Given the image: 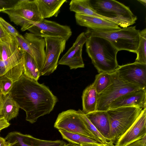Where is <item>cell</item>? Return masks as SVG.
I'll return each mask as SVG.
<instances>
[{
  "mask_svg": "<svg viewBox=\"0 0 146 146\" xmlns=\"http://www.w3.org/2000/svg\"><path fill=\"white\" fill-rule=\"evenodd\" d=\"M9 94L20 108L26 112V120L31 123L49 114L58 101L44 84L27 77L23 74L13 83Z\"/></svg>",
  "mask_w": 146,
  "mask_h": 146,
  "instance_id": "6da1fadb",
  "label": "cell"
},
{
  "mask_svg": "<svg viewBox=\"0 0 146 146\" xmlns=\"http://www.w3.org/2000/svg\"><path fill=\"white\" fill-rule=\"evenodd\" d=\"M87 37L86 51L98 73L112 72L118 68V50L108 40L96 36Z\"/></svg>",
  "mask_w": 146,
  "mask_h": 146,
  "instance_id": "7a4b0ae2",
  "label": "cell"
},
{
  "mask_svg": "<svg viewBox=\"0 0 146 146\" xmlns=\"http://www.w3.org/2000/svg\"><path fill=\"white\" fill-rule=\"evenodd\" d=\"M90 5L100 16L123 28L135 23L137 18L129 8L115 0H90Z\"/></svg>",
  "mask_w": 146,
  "mask_h": 146,
  "instance_id": "3957f363",
  "label": "cell"
},
{
  "mask_svg": "<svg viewBox=\"0 0 146 146\" xmlns=\"http://www.w3.org/2000/svg\"><path fill=\"white\" fill-rule=\"evenodd\" d=\"M136 27V26L129 27L105 31L87 29L85 33L87 37L96 36L105 38L118 51L126 50L135 53L139 42L140 31Z\"/></svg>",
  "mask_w": 146,
  "mask_h": 146,
  "instance_id": "277c9868",
  "label": "cell"
},
{
  "mask_svg": "<svg viewBox=\"0 0 146 146\" xmlns=\"http://www.w3.org/2000/svg\"><path fill=\"white\" fill-rule=\"evenodd\" d=\"M143 109L137 107H125L109 109L106 111L110 123L108 141L115 143L118 137L136 121Z\"/></svg>",
  "mask_w": 146,
  "mask_h": 146,
  "instance_id": "5b68a950",
  "label": "cell"
},
{
  "mask_svg": "<svg viewBox=\"0 0 146 146\" xmlns=\"http://www.w3.org/2000/svg\"><path fill=\"white\" fill-rule=\"evenodd\" d=\"M7 14L11 21L21 27L22 31L27 30L32 22H39L43 19L35 0H19L11 7L0 9Z\"/></svg>",
  "mask_w": 146,
  "mask_h": 146,
  "instance_id": "8992f818",
  "label": "cell"
},
{
  "mask_svg": "<svg viewBox=\"0 0 146 146\" xmlns=\"http://www.w3.org/2000/svg\"><path fill=\"white\" fill-rule=\"evenodd\" d=\"M141 89L121 80L115 71L111 83L98 95L96 111H107L111 103L118 98L129 92Z\"/></svg>",
  "mask_w": 146,
  "mask_h": 146,
  "instance_id": "52a82bcc",
  "label": "cell"
},
{
  "mask_svg": "<svg viewBox=\"0 0 146 146\" xmlns=\"http://www.w3.org/2000/svg\"><path fill=\"white\" fill-rule=\"evenodd\" d=\"M58 130L80 134L102 143L87 128L78 110L70 109L59 113L54 124Z\"/></svg>",
  "mask_w": 146,
  "mask_h": 146,
  "instance_id": "ba28073f",
  "label": "cell"
},
{
  "mask_svg": "<svg viewBox=\"0 0 146 146\" xmlns=\"http://www.w3.org/2000/svg\"><path fill=\"white\" fill-rule=\"evenodd\" d=\"M46 56L44 63L40 72L41 76H48L56 70L60 54L65 48L67 41L60 37H46Z\"/></svg>",
  "mask_w": 146,
  "mask_h": 146,
  "instance_id": "9c48e42d",
  "label": "cell"
},
{
  "mask_svg": "<svg viewBox=\"0 0 146 146\" xmlns=\"http://www.w3.org/2000/svg\"><path fill=\"white\" fill-rule=\"evenodd\" d=\"M30 33L43 38L60 37L68 40L72 35L70 27L45 19L39 22H32L27 29Z\"/></svg>",
  "mask_w": 146,
  "mask_h": 146,
  "instance_id": "30bf717a",
  "label": "cell"
},
{
  "mask_svg": "<svg viewBox=\"0 0 146 146\" xmlns=\"http://www.w3.org/2000/svg\"><path fill=\"white\" fill-rule=\"evenodd\" d=\"M115 72L123 81L146 89V64L134 62L119 66Z\"/></svg>",
  "mask_w": 146,
  "mask_h": 146,
  "instance_id": "8fae6325",
  "label": "cell"
},
{
  "mask_svg": "<svg viewBox=\"0 0 146 146\" xmlns=\"http://www.w3.org/2000/svg\"><path fill=\"white\" fill-rule=\"evenodd\" d=\"M24 52L18 45L15 50L9 58L5 60H0V77L5 75L14 82L21 77L23 74Z\"/></svg>",
  "mask_w": 146,
  "mask_h": 146,
  "instance_id": "7c38bea8",
  "label": "cell"
},
{
  "mask_svg": "<svg viewBox=\"0 0 146 146\" xmlns=\"http://www.w3.org/2000/svg\"><path fill=\"white\" fill-rule=\"evenodd\" d=\"M87 38L85 32L79 34L72 46L58 61V64L68 66L70 69L84 68L82 50Z\"/></svg>",
  "mask_w": 146,
  "mask_h": 146,
  "instance_id": "4fadbf2b",
  "label": "cell"
},
{
  "mask_svg": "<svg viewBox=\"0 0 146 146\" xmlns=\"http://www.w3.org/2000/svg\"><path fill=\"white\" fill-rule=\"evenodd\" d=\"M5 139L9 146H63L66 143L60 140L40 139L17 131L9 133Z\"/></svg>",
  "mask_w": 146,
  "mask_h": 146,
  "instance_id": "5bb4252c",
  "label": "cell"
},
{
  "mask_svg": "<svg viewBox=\"0 0 146 146\" xmlns=\"http://www.w3.org/2000/svg\"><path fill=\"white\" fill-rule=\"evenodd\" d=\"M146 135V108L132 126L117 139L115 146H125L141 139Z\"/></svg>",
  "mask_w": 146,
  "mask_h": 146,
  "instance_id": "9a60e30c",
  "label": "cell"
},
{
  "mask_svg": "<svg viewBox=\"0 0 146 146\" xmlns=\"http://www.w3.org/2000/svg\"><path fill=\"white\" fill-rule=\"evenodd\" d=\"M75 17L78 25L93 30L110 31L121 28L111 21L95 16L75 13Z\"/></svg>",
  "mask_w": 146,
  "mask_h": 146,
  "instance_id": "2e32d148",
  "label": "cell"
},
{
  "mask_svg": "<svg viewBox=\"0 0 146 146\" xmlns=\"http://www.w3.org/2000/svg\"><path fill=\"white\" fill-rule=\"evenodd\" d=\"M125 107L146 108V89L129 92L119 97L111 103L109 109Z\"/></svg>",
  "mask_w": 146,
  "mask_h": 146,
  "instance_id": "e0dca14e",
  "label": "cell"
},
{
  "mask_svg": "<svg viewBox=\"0 0 146 146\" xmlns=\"http://www.w3.org/2000/svg\"><path fill=\"white\" fill-rule=\"evenodd\" d=\"M23 36L30 44L33 57L40 72L44 65L46 56L44 38L30 33H26Z\"/></svg>",
  "mask_w": 146,
  "mask_h": 146,
  "instance_id": "ac0fdd59",
  "label": "cell"
},
{
  "mask_svg": "<svg viewBox=\"0 0 146 146\" xmlns=\"http://www.w3.org/2000/svg\"><path fill=\"white\" fill-rule=\"evenodd\" d=\"M85 114L99 133L108 141L110 123L107 111H96Z\"/></svg>",
  "mask_w": 146,
  "mask_h": 146,
  "instance_id": "d6986e66",
  "label": "cell"
},
{
  "mask_svg": "<svg viewBox=\"0 0 146 146\" xmlns=\"http://www.w3.org/2000/svg\"><path fill=\"white\" fill-rule=\"evenodd\" d=\"M39 10L44 19L56 17L62 5L66 0H35Z\"/></svg>",
  "mask_w": 146,
  "mask_h": 146,
  "instance_id": "ffe728a7",
  "label": "cell"
},
{
  "mask_svg": "<svg viewBox=\"0 0 146 146\" xmlns=\"http://www.w3.org/2000/svg\"><path fill=\"white\" fill-rule=\"evenodd\" d=\"M98 95L93 83L84 90L82 96V111L84 113L87 114L96 111Z\"/></svg>",
  "mask_w": 146,
  "mask_h": 146,
  "instance_id": "44dd1931",
  "label": "cell"
},
{
  "mask_svg": "<svg viewBox=\"0 0 146 146\" xmlns=\"http://www.w3.org/2000/svg\"><path fill=\"white\" fill-rule=\"evenodd\" d=\"M69 6L70 10L76 14L95 16L108 20L95 11L90 6V0H72Z\"/></svg>",
  "mask_w": 146,
  "mask_h": 146,
  "instance_id": "7402d4cb",
  "label": "cell"
},
{
  "mask_svg": "<svg viewBox=\"0 0 146 146\" xmlns=\"http://www.w3.org/2000/svg\"><path fill=\"white\" fill-rule=\"evenodd\" d=\"M19 108L17 102L9 93L4 97L1 116L9 122L11 119L17 116Z\"/></svg>",
  "mask_w": 146,
  "mask_h": 146,
  "instance_id": "603a6c76",
  "label": "cell"
},
{
  "mask_svg": "<svg viewBox=\"0 0 146 146\" xmlns=\"http://www.w3.org/2000/svg\"><path fill=\"white\" fill-rule=\"evenodd\" d=\"M23 74L27 77L38 81L40 72L33 58L24 52L23 59Z\"/></svg>",
  "mask_w": 146,
  "mask_h": 146,
  "instance_id": "cb8c5ba5",
  "label": "cell"
},
{
  "mask_svg": "<svg viewBox=\"0 0 146 146\" xmlns=\"http://www.w3.org/2000/svg\"><path fill=\"white\" fill-rule=\"evenodd\" d=\"M62 138L69 143L80 145L82 144L91 143L101 145L97 141L84 135L64 130H58Z\"/></svg>",
  "mask_w": 146,
  "mask_h": 146,
  "instance_id": "d4e9b609",
  "label": "cell"
},
{
  "mask_svg": "<svg viewBox=\"0 0 146 146\" xmlns=\"http://www.w3.org/2000/svg\"><path fill=\"white\" fill-rule=\"evenodd\" d=\"M114 71L112 72H102L97 74L93 83L98 94L104 90L112 82Z\"/></svg>",
  "mask_w": 146,
  "mask_h": 146,
  "instance_id": "484cf974",
  "label": "cell"
},
{
  "mask_svg": "<svg viewBox=\"0 0 146 146\" xmlns=\"http://www.w3.org/2000/svg\"><path fill=\"white\" fill-rule=\"evenodd\" d=\"M137 57L135 62L146 64V29L140 31V40L136 53Z\"/></svg>",
  "mask_w": 146,
  "mask_h": 146,
  "instance_id": "4316f807",
  "label": "cell"
},
{
  "mask_svg": "<svg viewBox=\"0 0 146 146\" xmlns=\"http://www.w3.org/2000/svg\"><path fill=\"white\" fill-rule=\"evenodd\" d=\"M17 46L16 41L15 43L11 44L0 40V60H5L9 58L13 54Z\"/></svg>",
  "mask_w": 146,
  "mask_h": 146,
  "instance_id": "83f0119b",
  "label": "cell"
},
{
  "mask_svg": "<svg viewBox=\"0 0 146 146\" xmlns=\"http://www.w3.org/2000/svg\"><path fill=\"white\" fill-rule=\"evenodd\" d=\"M78 110L79 111L84 124L88 129L95 136L97 137L102 143H105L107 142L108 141L107 140L99 133L94 125L87 118L82 110H81L80 109Z\"/></svg>",
  "mask_w": 146,
  "mask_h": 146,
  "instance_id": "f1b7e54d",
  "label": "cell"
},
{
  "mask_svg": "<svg viewBox=\"0 0 146 146\" xmlns=\"http://www.w3.org/2000/svg\"><path fill=\"white\" fill-rule=\"evenodd\" d=\"M13 83L11 79L5 75L0 77V92L4 97L9 93Z\"/></svg>",
  "mask_w": 146,
  "mask_h": 146,
  "instance_id": "f546056e",
  "label": "cell"
},
{
  "mask_svg": "<svg viewBox=\"0 0 146 146\" xmlns=\"http://www.w3.org/2000/svg\"><path fill=\"white\" fill-rule=\"evenodd\" d=\"M0 24L7 33L13 38H15L19 34L14 27L0 17Z\"/></svg>",
  "mask_w": 146,
  "mask_h": 146,
  "instance_id": "4dcf8cb0",
  "label": "cell"
},
{
  "mask_svg": "<svg viewBox=\"0 0 146 146\" xmlns=\"http://www.w3.org/2000/svg\"><path fill=\"white\" fill-rule=\"evenodd\" d=\"M0 40L10 43H15V38L10 36L0 24Z\"/></svg>",
  "mask_w": 146,
  "mask_h": 146,
  "instance_id": "1f68e13d",
  "label": "cell"
},
{
  "mask_svg": "<svg viewBox=\"0 0 146 146\" xmlns=\"http://www.w3.org/2000/svg\"><path fill=\"white\" fill-rule=\"evenodd\" d=\"M125 146H146V135L138 140Z\"/></svg>",
  "mask_w": 146,
  "mask_h": 146,
  "instance_id": "d6a6232c",
  "label": "cell"
},
{
  "mask_svg": "<svg viewBox=\"0 0 146 146\" xmlns=\"http://www.w3.org/2000/svg\"><path fill=\"white\" fill-rule=\"evenodd\" d=\"M11 1L0 0V9L11 7L14 4Z\"/></svg>",
  "mask_w": 146,
  "mask_h": 146,
  "instance_id": "836d02e7",
  "label": "cell"
},
{
  "mask_svg": "<svg viewBox=\"0 0 146 146\" xmlns=\"http://www.w3.org/2000/svg\"><path fill=\"white\" fill-rule=\"evenodd\" d=\"M10 124L3 116L0 117V132L3 129L9 126Z\"/></svg>",
  "mask_w": 146,
  "mask_h": 146,
  "instance_id": "e575fe53",
  "label": "cell"
},
{
  "mask_svg": "<svg viewBox=\"0 0 146 146\" xmlns=\"http://www.w3.org/2000/svg\"><path fill=\"white\" fill-rule=\"evenodd\" d=\"M3 100L4 97L0 92V117L2 116Z\"/></svg>",
  "mask_w": 146,
  "mask_h": 146,
  "instance_id": "d590c367",
  "label": "cell"
},
{
  "mask_svg": "<svg viewBox=\"0 0 146 146\" xmlns=\"http://www.w3.org/2000/svg\"><path fill=\"white\" fill-rule=\"evenodd\" d=\"M8 144L6 140L3 137H0V146H8Z\"/></svg>",
  "mask_w": 146,
  "mask_h": 146,
  "instance_id": "8d00e7d4",
  "label": "cell"
},
{
  "mask_svg": "<svg viewBox=\"0 0 146 146\" xmlns=\"http://www.w3.org/2000/svg\"><path fill=\"white\" fill-rule=\"evenodd\" d=\"M100 146H115L114 143L111 141H108L105 143H103Z\"/></svg>",
  "mask_w": 146,
  "mask_h": 146,
  "instance_id": "74e56055",
  "label": "cell"
},
{
  "mask_svg": "<svg viewBox=\"0 0 146 146\" xmlns=\"http://www.w3.org/2000/svg\"><path fill=\"white\" fill-rule=\"evenodd\" d=\"M102 145H100L94 143H87L82 144H80V146H100Z\"/></svg>",
  "mask_w": 146,
  "mask_h": 146,
  "instance_id": "f35d334b",
  "label": "cell"
},
{
  "mask_svg": "<svg viewBox=\"0 0 146 146\" xmlns=\"http://www.w3.org/2000/svg\"><path fill=\"white\" fill-rule=\"evenodd\" d=\"M63 146H80V145L73 144L71 143L66 144V143Z\"/></svg>",
  "mask_w": 146,
  "mask_h": 146,
  "instance_id": "ab89813d",
  "label": "cell"
},
{
  "mask_svg": "<svg viewBox=\"0 0 146 146\" xmlns=\"http://www.w3.org/2000/svg\"><path fill=\"white\" fill-rule=\"evenodd\" d=\"M138 1L141 3L143 5L146 6V0H137Z\"/></svg>",
  "mask_w": 146,
  "mask_h": 146,
  "instance_id": "60d3db41",
  "label": "cell"
},
{
  "mask_svg": "<svg viewBox=\"0 0 146 146\" xmlns=\"http://www.w3.org/2000/svg\"><path fill=\"white\" fill-rule=\"evenodd\" d=\"M8 146H9V145H8Z\"/></svg>",
  "mask_w": 146,
  "mask_h": 146,
  "instance_id": "b9f144b4",
  "label": "cell"
},
{
  "mask_svg": "<svg viewBox=\"0 0 146 146\" xmlns=\"http://www.w3.org/2000/svg\"></svg>",
  "mask_w": 146,
  "mask_h": 146,
  "instance_id": "7bdbcfd3",
  "label": "cell"
}]
</instances>
